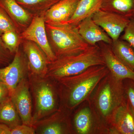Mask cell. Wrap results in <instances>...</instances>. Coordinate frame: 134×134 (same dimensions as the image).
Segmentation results:
<instances>
[{
  "mask_svg": "<svg viewBox=\"0 0 134 134\" xmlns=\"http://www.w3.org/2000/svg\"><path fill=\"white\" fill-rule=\"evenodd\" d=\"M72 122L75 134H98L92 113L87 103L86 105L77 111Z\"/></svg>",
  "mask_w": 134,
  "mask_h": 134,
  "instance_id": "obj_17",
  "label": "cell"
},
{
  "mask_svg": "<svg viewBox=\"0 0 134 134\" xmlns=\"http://www.w3.org/2000/svg\"><path fill=\"white\" fill-rule=\"evenodd\" d=\"M105 65L97 44L89 46L79 54L60 57L50 62L46 76L57 81L65 77L78 74L92 66Z\"/></svg>",
  "mask_w": 134,
  "mask_h": 134,
  "instance_id": "obj_4",
  "label": "cell"
},
{
  "mask_svg": "<svg viewBox=\"0 0 134 134\" xmlns=\"http://www.w3.org/2000/svg\"><path fill=\"white\" fill-rule=\"evenodd\" d=\"M30 90L34 100L32 126L48 117L59 108L60 99L57 82L48 77H41L29 73Z\"/></svg>",
  "mask_w": 134,
  "mask_h": 134,
  "instance_id": "obj_3",
  "label": "cell"
},
{
  "mask_svg": "<svg viewBox=\"0 0 134 134\" xmlns=\"http://www.w3.org/2000/svg\"><path fill=\"white\" fill-rule=\"evenodd\" d=\"M0 7L21 33L29 26L35 15L22 7L16 0H0Z\"/></svg>",
  "mask_w": 134,
  "mask_h": 134,
  "instance_id": "obj_14",
  "label": "cell"
},
{
  "mask_svg": "<svg viewBox=\"0 0 134 134\" xmlns=\"http://www.w3.org/2000/svg\"><path fill=\"white\" fill-rule=\"evenodd\" d=\"M104 0H79L74 13L69 21L66 23L74 26L84 19L92 16L101 9Z\"/></svg>",
  "mask_w": 134,
  "mask_h": 134,
  "instance_id": "obj_18",
  "label": "cell"
},
{
  "mask_svg": "<svg viewBox=\"0 0 134 134\" xmlns=\"http://www.w3.org/2000/svg\"><path fill=\"white\" fill-rule=\"evenodd\" d=\"M11 128L5 125L0 123V134H11Z\"/></svg>",
  "mask_w": 134,
  "mask_h": 134,
  "instance_id": "obj_30",
  "label": "cell"
},
{
  "mask_svg": "<svg viewBox=\"0 0 134 134\" xmlns=\"http://www.w3.org/2000/svg\"><path fill=\"white\" fill-rule=\"evenodd\" d=\"M93 21L100 26L106 33L115 41L129 23L130 19L113 12L100 9L92 16Z\"/></svg>",
  "mask_w": 134,
  "mask_h": 134,
  "instance_id": "obj_10",
  "label": "cell"
},
{
  "mask_svg": "<svg viewBox=\"0 0 134 134\" xmlns=\"http://www.w3.org/2000/svg\"><path fill=\"white\" fill-rule=\"evenodd\" d=\"M114 54L122 63L134 70V48L126 41L119 39L111 45Z\"/></svg>",
  "mask_w": 134,
  "mask_h": 134,
  "instance_id": "obj_21",
  "label": "cell"
},
{
  "mask_svg": "<svg viewBox=\"0 0 134 134\" xmlns=\"http://www.w3.org/2000/svg\"><path fill=\"white\" fill-rule=\"evenodd\" d=\"M2 34L0 32V38H1V36Z\"/></svg>",
  "mask_w": 134,
  "mask_h": 134,
  "instance_id": "obj_31",
  "label": "cell"
},
{
  "mask_svg": "<svg viewBox=\"0 0 134 134\" xmlns=\"http://www.w3.org/2000/svg\"><path fill=\"white\" fill-rule=\"evenodd\" d=\"M1 38L6 48L14 55L21 45L23 39L21 33L16 31H8L3 33Z\"/></svg>",
  "mask_w": 134,
  "mask_h": 134,
  "instance_id": "obj_23",
  "label": "cell"
},
{
  "mask_svg": "<svg viewBox=\"0 0 134 134\" xmlns=\"http://www.w3.org/2000/svg\"><path fill=\"white\" fill-rule=\"evenodd\" d=\"M105 64L112 75L117 79L134 80V70L121 62L114 54L111 45L103 42L98 43Z\"/></svg>",
  "mask_w": 134,
  "mask_h": 134,
  "instance_id": "obj_13",
  "label": "cell"
},
{
  "mask_svg": "<svg viewBox=\"0 0 134 134\" xmlns=\"http://www.w3.org/2000/svg\"><path fill=\"white\" fill-rule=\"evenodd\" d=\"M10 31H17L21 33L5 10L0 7V32L2 34L5 32Z\"/></svg>",
  "mask_w": 134,
  "mask_h": 134,
  "instance_id": "obj_24",
  "label": "cell"
},
{
  "mask_svg": "<svg viewBox=\"0 0 134 134\" xmlns=\"http://www.w3.org/2000/svg\"><path fill=\"white\" fill-rule=\"evenodd\" d=\"M125 97L123 80L110 72L98 84L85 101L92 113L98 134H109L112 115Z\"/></svg>",
  "mask_w": 134,
  "mask_h": 134,
  "instance_id": "obj_1",
  "label": "cell"
},
{
  "mask_svg": "<svg viewBox=\"0 0 134 134\" xmlns=\"http://www.w3.org/2000/svg\"><path fill=\"white\" fill-rule=\"evenodd\" d=\"M14 55L6 48L0 38V65H8Z\"/></svg>",
  "mask_w": 134,
  "mask_h": 134,
  "instance_id": "obj_27",
  "label": "cell"
},
{
  "mask_svg": "<svg viewBox=\"0 0 134 134\" xmlns=\"http://www.w3.org/2000/svg\"><path fill=\"white\" fill-rule=\"evenodd\" d=\"M124 31L120 38L126 41L134 48V18L130 19Z\"/></svg>",
  "mask_w": 134,
  "mask_h": 134,
  "instance_id": "obj_26",
  "label": "cell"
},
{
  "mask_svg": "<svg viewBox=\"0 0 134 134\" xmlns=\"http://www.w3.org/2000/svg\"><path fill=\"white\" fill-rule=\"evenodd\" d=\"M29 72L26 56L21 47L11 62L0 68V81L8 87L10 96L22 79L28 76Z\"/></svg>",
  "mask_w": 134,
  "mask_h": 134,
  "instance_id": "obj_7",
  "label": "cell"
},
{
  "mask_svg": "<svg viewBox=\"0 0 134 134\" xmlns=\"http://www.w3.org/2000/svg\"><path fill=\"white\" fill-rule=\"evenodd\" d=\"M0 123L11 129L23 124L10 97L0 104Z\"/></svg>",
  "mask_w": 134,
  "mask_h": 134,
  "instance_id": "obj_20",
  "label": "cell"
},
{
  "mask_svg": "<svg viewBox=\"0 0 134 134\" xmlns=\"http://www.w3.org/2000/svg\"><path fill=\"white\" fill-rule=\"evenodd\" d=\"M82 37L90 46H95L103 42L111 45L113 41L105 31L95 23L92 16L82 21L77 26Z\"/></svg>",
  "mask_w": 134,
  "mask_h": 134,
  "instance_id": "obj_16",
  "label": "cell"
},
{
  "mask_svg": "<svg viewBox=\"0 0 134 134\" xmlns=\"http://www.w3.org/2000/svg\"><path fill=\"white\" fill-rule=\"evenodd\" d=\"M109 72L105 65H96L78 74L56 81L60 106L73 112L86 101L100 80Z\"/></svg>",
  "mask_w": 134,
  "mask_h": 134,
  "instance_id": "obj_2",
  "label": "cell"
},
{
  "mask_svg": "<svg viewBox=\"0 0 134 134\" xmlns=\"http://www.w3.org/2000/svg\"><path fill=\"white\" fill-rule=\"evenodd\" d=\"M123 83L125 97L134 111V80L125 79Z\"/></svg>",
  "mask_w": 134,
  "mask_h": 134,
  "instance_id": "obj_25",
  "label": "cell"
},
{
  "mask_svg": "<svg viewBox=\"0 0 134 134\" xmlns=\"http://www.w3.org/2000/svg\"><path fill=\"white\" fill-rule=\"evenodd\" d=\"M21 48L26 56L29 73L45 77L50 62L43 50L36 43L24 40H23Z\"/></svg>",
  "mask_w": 134,
  "mask_h": 134,
  "instance_id": "obj_12",
  "label": "cell"
},
{
  "mask_svg": "<svg viewBox=\"0 0 134 134\" xmlns=\"http://www.w3.org/2000/svg\"><path fill=\"white\" fill-rule=\"evenodd\" d=\"M22 7L34 15L44 14L60 0H16Z\"/></svg>",
  "mask_w": 134,
  "mask_h": 134,
  "instance_id": "obj_22",
  "label": "cell"
},
{
  "mask_svg": "<svg viewBox=\"0 0 134 134\" xmlns=\"http://www.w3.org/2000/svg\"><path fill=\"white\" fill-rule=\"evenodd\" d=\"M50 47L56 58L83 52L89 45L80 35L77 26L68 23H46Z\"/></svg>",
  "mask_w": 134,
  "mask_h": 134,
  "instance_id": "obj_5",
  "label": "cell"
},
{
  "mask_svg": "<svg viewBox=\"0 0 134 134\" xmlns=\"http://www.w3.org/2000/svg\"><path fill=\"white\" fill-rule=\"evenodd\" d=\"M72 112L61 106L48 117L33 125L36 134H75L72 119Z\"/></svg>",
  "mask_w": 134,
  "mask_h": 134,
  "instance_id": "obj_6",
  "label": "cell"
},
{
  "mask_svg": "<svg viewBox=\"0 0 134 134\" xmlns=\"http://www.w3.org/2000/svg\"><path fill=\"white\" fill-rule=\"evenodd\" d=\"M10 97V92L8 87L0 81V104Z\"/></svg>",
  "mask_w": 134,
  "mask_h": 134,
  "instance_id": "obj_29",
  "label": "cell"
},
{
  "mask_svg": "<svg viewBox=\"0 0 134 134\" xmlns=\"http://www.w3.org/2000/svg\"><path fill=\"white\" fill-rule=\"evenodd\" d=\"M100 9L131 19L134 18V0H104Z\"/></svg>",
  "mask_w": 134,
  "mask_h": 134,
  "instance_id": "obj_19",
  "label": "cell"
},
{
  "mask_svg": "<svg viewBox=\"0 0 134 134\" xmlns=\"http://www.w3.org/2000/svg\"><path fill=\"white\" fill-rule=\"evenodd\" d=\"M44 15H35L29 26L21 32V36L23 40L37 44L45 53L49 61L52 62L56 58L48 41Z\"/></svg>",
  "mask_w": 134,
  "mask_h": 134,
  "instance_id": "obj_8",
  "label": "cell"
},
{
  "mask_svg": "<svg viewBox=\"0 0 134 134\" xmlns=\"http://www.w3.org/2000/svg\"><path fill=\"white\" fill-rule=\"evenodd\" d=\"M79 0H60L47 10L44 16L46 23H66L71 18Z\"/></svg>",
  "mask_w": 134,
  "mask_h": 134,
  "instance_id": "obj_15",
  "label": "cell"
},
{
  "mask_svg": "<svg viewBox=\"0 0 134 134\" xmlns=\"http://www.w3.org/2000/svg\"><path fill=\"white\" fill-rule=\"evenodd\" d=\"M109 134H134V111L126 97L112 115Z\"/></svg>",
  "mask_w": 134,
  "mask_h": 134,
  "instance_id": "obj_11",
  "label": "cell"
},
{
  "mask_svg": "<svg viewBox=\"0 0 134 134\" xmlns=\"http://www.w3.org/2000/svg\"><path fill=\"white\" fill-rule=\"evenodd\" d=\"M11 134H35V130L33 127L22 124L11 129Z\"/></svg>",
  "mask_w": 134,
  "mask_h": 134,
  "instance_id": "obj_28",
  "label": "cell"
},
{
  "mask_svg": "<svg viewBox=\"0 0 134 134\" xmlns=\"http://www.w3.org/2000/svg\"><path fill=\"white\" fill-rule=\"evenodd\" d=\"M10 97L22 123L32 127V104L28 77L22 79Z\"/></svg>",
  "mask_w": 134,
  "mask_h": 134,
  "instance_id": "obj_9",
  "label": "cell"
}]
</instances>
